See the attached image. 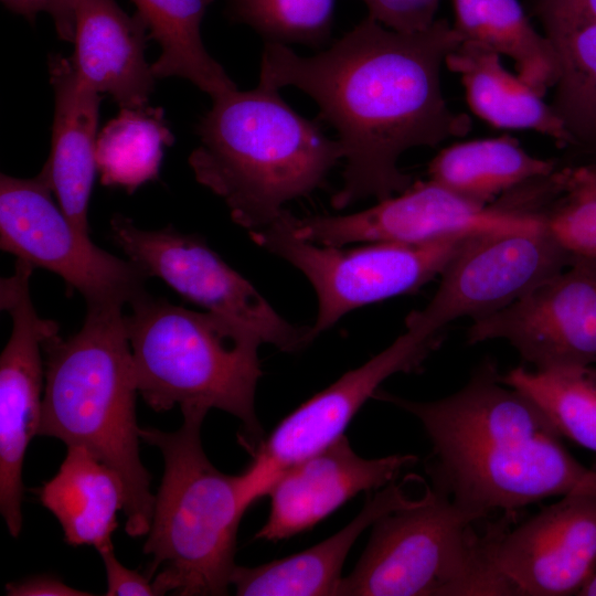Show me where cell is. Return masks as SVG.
Returning <instances> with one entry per match:
<instances>
[{
    "mask_svg": "<svg viewBox=\"0 0 596 596\" xmlns=\"http://www.w3.org/2000/svg\"><path fill=\"white\" fill-rule=\"evenodd\" d=\"M461 42L446 19L402 33L369 15L311 56L265 42L258 83L300 89L337 131L344 169L336 210L405 191L414 183L398 167L405 151L471 131L470 116L451 110L441 87L446 56Z\"/></svg>",
    "mask_w": 596,
    "mask_h": 596,
    "instance_id": "6da1fadb",
    "label": "cell"
},
{
    "mask_svg": "<svg viewBox=\"0 0 596 596\" xmlns=\"http://www.w3.org/2000/svg\"><path fill=\"white\" fill-rule=\"evenodd\" d=\"M374 397L421 422L433 446L434 488L467 510L487 517L556 496H596V470L567 451L543 411L503 383L490 361L459 391L436 401L379 391Z\"/></svg>",
    "mask_w": 596,
    "mask_h": 596,
    "instance_id": "7a4b0ae2",
    "label": "cell"
},
{
    "mask_svg": "<svg viewBox=\"0 0 596 596\" xmlns=\"http://www.w3.org/2000/svg\"><path fill=\"white\" fill-rule=\"evenodd\" d=\"M213 100L196 126L189 164L196 181L221 198L248 233L267 227L285 204L323 187L343 159L338 139L258 83Z\"/></svg>",
    "mask_w": 596,
    "mask_h": 596,
    "instance_id": "3957f363",
    "label": "cell"
},
{
    "mask_svg": "<svg viewBox=\"0 0 596 596\" xmlns=\"http://www.w3.org/2000/svg\"><path fill=\"white\" fill-rule=\"evenodd\" d=\"M45 385L38 435L78 446L120 477L125 531L149 532L155 496L139 455L138 392L123 307L86 308L82 328L44 342Z\"/></svg>",
    "mask_w": 596,
    "mask_h": 596,
    "instance_id": "277c9868",
    "label": "cell"
},
{
    "mask_svg": "<svg viewBox=\"0 0 596 596\" xmlns=\"http://www.w3.org/2000/svg\"><path fill=\"white\" fill-rule=\"evenodd\" d=\"M172 433L140 428L163 457V476L143 552L157 595H226L235 568L236 535L251 504L241 475H225L206 457L201 426L206 415L183 409Z\"/></svg>",
    "mask_w": 596,
    "mask_h": 596,
    "instance_id": "5b68a950",
    "label": "cell"
},
{
    "mask_svg": "<svg viewBox=\"0 0 596 596\" xmlns=\"http://www.w3.org/2000/svg\"><path fill=\"white\" fill-rule=\"evenodd\" d=\"M125 316L137 389L157 412L175 405L237 417L260 440L255 393L262 376V338L228 317L199 312L148 292Z\"/></svg>",
    "mask_w": 596,
    "mask_h": 596,
    "instance_id": "8992f818",
    "label": "cell"
},
{
    "mask_svg": "<svg viewBox=\"0 0 596 596\" xmlns=\"http://www.w3.org/2000/svg\"><path fill=\"white\" fill-rule=\"evenodd\" d=\"M486 517L435 488L408 507L376 520L338 596L502 595L488 560Z\"/></svg>",
    "mask_w": 596,
    "mask_h": 596,
    "instance_id": "52a82bcc",
    "label": "cell"
},
{
    "mask_svg": "<svg viewBox=\"0 0 596 596\" xmlns=\"http://www.w3.org/2000/svg\"><path fill=\"white\" fill-rule=\"evenodd\" d=\"M287 210L265 228L248 233L252 241L299 269L318 298L316 337L348 312L412 294L440 276L477 233H457L416 243L365 242L359 246H327L298 238Z\"/></svg>",
    "mask_w": 596,
    "mask_h": 596,
    "instance_id": "ba28073f",
    "label": "cell"
},
{
    "mask_svg": "<svg viewBox=\"0 0 596 596\" xmlns=\"http://www.w3.org/2000/svg\"><path fill=\"white\" fill-rule=\"evenodd\" d=\"M52 193L39 174L32 179L1 174V249L58 275L67 290L83 296L86 308L124 307L145 295L146 274L131 260L95 245Z\"/></svg>",
    "mask_w": 596,
    "mask_h": 596,
    "instance_id": "9c48e42d",
    "label": "cell"
},
{
    "mask_svg": "<svg viewBox=\"0 0 596 596\" xmlns=\"http://www.w3.org/2000/svg\"><path fill=\"white\" fill-rule=\"evenodd\" d=\"M110 236L148 278H160L206 311L242 322L264 343L294 353L315 340L312 327H299L283 318L201 236L184 234L171 226L142 230L123 214L111 217Z\"/></svg>",
    "mask_w": 596,
    "mask_h": 596,
    "instance_id": "30bf717a",
    "label": "cell"
},
{
    "mask_svg": "<svg viewBox=\"0 0 596 596\" xmlns=\"http://www.w3.org/2000/svg\"><path fill=\"white\" fill-rule=\"evenodd\" d=\"M571 255L545 223L475 234L440 275L433 298L405 319L406 329L439 338L450 322L496 313L563 270Z\"/></svg>",
    "mask_w": 596,
    "mask_h": 596,
    "instance_id": "8fae6325",
    "label": "cell"
},
{
    "mask_svg": "<svg viewBox=\"0 0 596 596\" xmlns=\"http://www.w3.org/2000/svg\"><path fill=\"white\" fill-rule=\"evenodd\" d=\"M287 222L298 238L327 246L416 243L457 233L520 230L544 223L507 194L480 205L429 179L414 181L405 191L359 212L302 219L288 212Z\"/></svg>",
    "mask_w": 596,
    "mask_h": 596,
    "instance_id": "7c38bea8",
    "label": "cell"
},
{
    "mask_svg": "<svg viewBox=\"0 0 596 596\" xmlns=\"http://www.w3.org/2000/svg\"><path fill=\"white\" fill-rule=\"evenodd\" d=\"M438 342L406 329L386 349L287 415L258 441L252 462L241 473L251 501L267 496L289 467L344 435L352 418L387 377L418 370Z\"/></svg>",
    "mask_w": 596,
    "mask_h": 596,
    "instance_id": "4fadbf2b",
    "label": "cell"
},
{
    "mask_svg": "<svg viewBox=\"0 0 596 596\" xmlns=\"http://www.w3.org/2000/svg\"><path fill=\"white\" fill-rule=\"evenodd\" d=\"M33 270L17 259L14 273L0 281V307L12 320L0 358V511L14 538L22 529L24 456L41 419L43 345L60 333L58 324L41 318L34 308L30 291Z\"/></svg>",
    "mask_w": 596,
    "mask_h": 596,
    "instance_id": "5bb4252c",
    "label": "cell"
},
{
    "mask_svg": "<svg viewBox=\"0 0 596 596\" xmlns=\"http://www.w3.org/2000/svg\"><path fill=\"white\" fill-rule=\"evenodd\" d=\"M510 343L535 370L596 363V258L573 256L558 274L490 316L472 320L469 344Z\"/></svg>",
    "mask_w": 596,
    "mask_h": 596,
    "instance_id": "9a60e30c",
    "label": "cell"
},
{
    "mask_svg": "<svg viewBox=\"0 0 596 596\" xmlns=\"http://www.w3.org/2000/svg\"><path fill=\"white\" fill-rule=\"evenodd\" d=\"M504 595H578L596 568V496L567 494L519 526L486 531Z\"/></svg>",
    "mask_w": 596,
    "mask_h": 596,
    "instance_id": "2e32d148",
    "label": "cell"
},
{
    "mask_svg": "<svg viewBox=\"0 0 596 596\" xmlns=\"http://www.w3.org/2000/svg\"><path fill=\"white\" fill-rule=\"evenodd\" d=\"M416 460L401 454L363 458L342 435L277 478L267 493L268 518L255 538L277 542L308 531L360 492L390 485Z\"/></svg>",
    "mask_w": 596,
    "mask_h": 596,
    "instance_id": "e0dca14e",
    "label": "cell"
},
{
    "mask_svg": "<svg viewBox=\"0 0 596 596\" xmlns=\"http://www.w3.org/2000/svg\"><path fill=\"white\" fill-rule=\"evenodd\" d=\"M74 53L78 77L99 94L110 95L120 108H143L155 88L145 57L147 26L129 17L115 0H73Z\"/></svg>",
    "mask_w": 596,
    "mask_h": 596,
    "instance_id": "ac0fdd59",
    "label": "cell"
},
{
    "mask_svg": "<svg viewBox=\"0 0 596 596\" xmlns=\"http://www.w3.org/2000/svg\"><path fill=\"white\" fill-rule=\"evenodd\" d=\"M49 72L55 109L51 151L39 175L73 224L89 234L87 213L97 171L96 134L103 95L78 77L70 57L51 55Z\"/></svg>",
    "mask_w": 596,
    "mask_h": 596,
    "instance_id": "d6986e66",
    "label": "cell"
},
{
    "mask_svg": "<svg viewBox=\"0 0 596 596\" xmlns=\"http://www.w3.org/2000/svg\"><path fill=\"white\" fill-rule=\"evenodd\" d=\"M416 501L393 481L342 530L315 546L254 567L236 565L231 586L238 596H338L342 566L356 539L384 514Z\"/></svg>",
    "mask_w": 596,
    "mask_h": 596,
    "instance_id": "ffe728a7",
    "label": "cell"
},
{
    "mask_svg": "<svg viewBox=\"0 0 596 596\" xmlns=\"http://www.w3.org/2000/svg\"><path fill=\"white\" fill-rule=\"evenodd\" d=\"M445 66L459 76L471 113L489 126L533 130L562 149L574 146L551 105L509 72L497 51L476 41H462L446 56Z\"/></svg>",
    "mask_w": 596,
    "mask_h": 596,
    "instance_id": "44dd1931",
    "label": "cell"
},
{
    "mask_svg": "<svg viewBox=\"0 0 596 596\" xmlns=\"http://www.w3.org/2000/svg\"><path fill=\"white\" fill-rule=\"evenodd\" d=\"M41 503L60 522L67 544L114 547L116 514L124 510L119 475L85 448L67 447L57 473L39 490Z\"/></svg>",
    "mask_w": 596,
    "mask_h": 596,
    "instance_id": "7402d4cb",
    "label": "cell"
},
{
    "mask_svg": "<svg viewBox=\"0 0 596 596\" xmlns=\"http://www.w3.org/2000/svg\"><path fill=\"white\" fill-rule=\"evenodd\" d=\"M557 168L556 159L532 156L517 138L503 134L449 145L429 161L427 174L455 194L488 205L517 185Z\"/></svg>",
    "mask_w": 596,
    "mask_h": 596,
    "instance_id": "603a6c76",
    "label": "cell"
},
{
    "mask_svg": "<svg viewBox=\"0 0 596 596\" xmlns=\"http://www.w3.org/2000/svg\"><path fill=\"white\" fill-rule=\"evenodd\" d=\"M453 28L462 41H476L508 56L515 74L545 97L558 77V60L518 0H453Z\"/></svg>",
    "mask_w": 596,
    "mask_h": 596,
    "instance_id": "cb8c5ba5",
    "label": "cell"
},
{
    "mask_svg": "<svg viewBox=\"0 0 596 596\" xmlns=\"http://www.w3.org/2000/svg\"><path fill=\"white\" fill-rule=\"evenodd\" d=\"M137 14L158 42L161 54L151 64L156 78L181 77L212 99L237 89L223 66L206 51L201 23L213 0H132Z\"/></svg>",
    "mask_w": 596,
    "mask_h": 596,
    "instance_id": "d4e9b609",
    "label": "cell"
},
{
    "mask_svg": "<svg viewBox=\"0 0 596 596\" xmlns=\"http://www.w3.org/2000/svg\"><path fill=\"white\" fill-rule=\"evenodd\" d=\"M558 60L550 103L574 140L596 149V22L571 15L536 18Z\"/></svg>",
    "mask_w": 596,
    "mask_h": 596,
    "instance_id": "484cf974",
    "label": "cell"
},
{
    "mask_svg": "<svg viewBox=\"0 0 596 596\" xmlns=\"http://www.w3.org/2000/svg\"><path fill=\"white\" fill-rule=\"evenodd\" d=\"M174 142L161 107L121 108L96 140L100 182L128 193L158 179L163 148Z\"/></svg>",
    "mask_w": 596,
    "mask_h": 596,
    "instance_id": "4316f807",
    "label": "cell"
},
{
    "mask_svg": "<svg viewBox=\"0 0 596 596\" xmlns=\"http://www.w3.org/2000/svg\"><path fill=\"white\" fill-rule=\"evenodd\" d=\"M500 379L529 396L562 436L596 453V373L589 366H518Z\"/></svg>",
    "mask_w": 596,
    "mask_h": 596,
    "instance_id": "83f0119b",
    "label": "cell"
},
{
    "mask_svg": "<svg viewBox=\"0 0 596 596\" xmlns=\"http://www.w3.org/2000/svg\"><path fill=\"white\" fill-rule=\"evenodd\" d=\"M228 11L265 42L319 47L330 39L334 0H228Z\"/></svg>",
    "mask_w": 596,
    "mask_h": 596,
    "instance_id": "f1b7e54d",
    "label": "cell"
},
{
    "mask_svg": "<svg viewBox=\"0 0 596 596\" xmlns=\"http://www.w3.org/2000/svg\"><path fill=\"white\" fill-rule=\"evenodd\" d=\"M562 191L544 223L573 256L596 258V172L589 164L560 168Z\"/></svg>",
    "mask_w": 596,
    "mask_h": 596,
    "instance_id": "f546056e",
    "label": "cell"
},
{
    "mask_svg": "<svg viewBox=\"0 0 596 596\" xmlns=\"http://www.w3.org/2000/svg\"><path fill=\"white\" fill-rule=\"evenodd\" d=\"M369 17L384 26L416 33L427 30L434 22L440 0H361Z\"/></svg>",
    "mask_w": 596,
    "mask_h": 596,
    "instance_id": "4dcf8cb0",
    "label": "cell"
},
{
    "mask_svg": "<svg viewBox=\"0 0 596 596\" xmlns=\"http://www.w3.org/2000/svg\"><path fill=\"white\" fill-rule=\"evenodd\" d=\"M13 13L33 22L40 12L49 13L55 24L57 35L66 42H74L75 18L73 0H1Z\"/></svg>",
    "mask_w": 596,
    "mask_h": 596,
    "instance_id": "1f68e13d",
    "label": "cell"
},
{
    "mask_svg": "<svg viewBox=\"0 0 596 596\" xmlns=\"http://www.w3.org/2000/svg\"><path fill=\"white\" fill-rule=\"evenodd\" d=\"M106 570L107 596L157 595L149 577L125 567L115 556L114 547L98 552Z\"/></svg>",
    "mask_w": 596,
    "mask_h": 596,
    "instance_id": "d6a6232c",
    "label": "cell"
},
{
    "mask_svg": "<svg viewBox=\"0 0 596 596\" xmlns=\"http://www.w3.org/2000/svg\"><path fill=\"white\" fill-rule=\"evenodd\" d=\"M7 595L10 596H87L92 595L79 589L70 587L61 579L51 576H36L18 583H9L6 586Z\"/></svg>",
    "mask_w": 596,
    "mask_h": 596,
    "instance_id": "836d02e7",
    "label": "cell"
},
{
    "mask_svg": "<svg viewBox=\"0 0 596 596\" xmlns=\"http://www.w3.org/2000/svg\"><path fill=\"white\" fill-rule=\"evenodd\" d=\"M533 17L554 14L583 18L596 22V0H529Z\"/></svg>",
    "mask_w": 596,
    "mask_h": 596,
    "instance_id": "e575fe53",
    "label": "cell"
},
{
    "mask_svg": "<svg viewBox=\"0 0 596 596\" xmlns=\"http://www.w3.org/2000/svg\"><path fill=\"white\" fill-rule=\"evenodd\" d=\"M578 595L596 596V572L590 577V579L586 583V585L582 588Z\"/></svg>",
    "mask_w": 596,
    "mask_h": 596,
    "instance_id": "d590c367",
    "label": "cell"
},
{
    "mask_svg": "<svg viewBox=\"0 0 596 596\" xmlns=\"http://www.w3.org/2000/svg\"><path fill=\"white\" fill-rule=\"evenodd\" d=\"M589 166L596 172V163H590Z\"/></svg>",
    "mask_w": 596,
    "mask_h": 596,
    "instance_id": "8d00e7d4",
    "label": "cell"
},
{
    "mask_svg": "<svg viewBox=\"0 0 596 596\" xmlns=\"http://www.w3.org/2000/svg\"><path fill=\"white\" fill-rule=\"evenodd\" d=\"M509 192V191H508ZM511 193V192H510ZM512 194V193H511ZM513 195V194H512ZM514 196V195H513ZM515 198V196H514ZM517 199V198H515ZM518 200V199H517ZM519 201V200H518ZM521 204V203H520ZM522 205V204H521ZM523 206V205H522ZM524 207V206H523ZM525 209V207H524ZM526 210V209H525ZM528 211V210H526ZM529 212V211H528Z\"/></svg>",
    "mask_w": 596,
    "mask_h": 596,
    "instance_id": "74e56055",
    "label": "cell"
}]
</instances>
